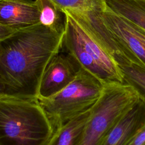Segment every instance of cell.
Returning <instances> with one entry per match:
<instances>
[{"label":"cell","instance_id":"obj_1","mask_svg":"<svg viewBox=\"0 0 145 145\" xmlns=\"http://www.w3.org/2000/svg\"><path fill=\"white\" fill-rule=\"evenodd\" d=\"M64 33L39 22L16 29L0 41V76L6 95L37 98L42 73L61 51Z\"/></svg>","mask_w":145,"mask_h":145},{"label":"cell","instance_id":"obj_2","mask_svg":"<svg viewBox=\"0 0 145 145\" xmlns=\"http://www.w3.org/2000/svg\"><path fill=\"white\" fill-rule=\"evenodd\" d=\"M56 128L36 97H0V145H48Z\"/></svg>","mask_w":145,"mask_h":145},{"label":"cell","instance_id":"obj_3","mask_svg":"<svg viewBox=\"0 0 145 145\" xmlns=\"http://www.w3.org/2000/svg\"><path fill=\"white\" fill-rule=\"evenodd\" d=\"M142 97L139 91L126 82L105 81L76 145H99L117 122Z\"/></svg>","mask_w":145,"mask_h":145},{"label":"cell","instance_id":"obj_4","mask_svg":"<svg viewBox=\"0 0 145 145\" xmlns=\"http://www.w3.org/2000/svg\"><path fill=\"white\" fill-rule=\"evenodd\" d=\"M105 82L80 67L75 79L64 88L38 100L56 128L91 109L98 100Z\"/></svg>","mask_w":145,"mask_h":145},{"label":"cell","instance_id":"obj_5","mask_svg":"<svg viewBox=\"0 0 145 145\" xmlns=\"http://www.w3.org/2000/svg\"><path fill=\"white\" fill-rule=\"evenodd\" d=\"M99 16L130 64L145 68V30L113 12L105 4Z\"/></svg>","mask_w":145,"mask_h":145},{"label":"cell","instance_id":"obj_6","mask_svg":"<svg viewBox=\"0 0 145 145\" xmlns=\"http://www.w3.org/2000/svg\"><path fill=\"white\" fill-rule=\"evenodd\" d=\"M70 16L74 29L87 52L107 74L110 80L125 82L123 73L109 53L84 11H63Z\"/></svg>","mask_w":145,"mask_h":145},{"label":"cell","instance_id":"obj_7","mask_svg":"<svg viewBox=\"0 0 145 145\" xmlns=\"http://www.w3.org/2000/svg\"><path fill=\"white\" fill-rule=\"evenodd\" d=\"M80 66L69 54L61 50L46 66L37 92V99L46 98L58 92L76 77Z\"/></svg>","mask_w":145,"mask_h":145},{"label":"cell","instance_id":"obj_8","mask_svg":"<svg viewBox=\"0 0 145 145\" xmlns=\"http://www.w3.org/2000/svg\"><path fill=\"white\" fill-rule=\"evenodd\" d=\"M0 23L15 29L39 23L36 1L0 0Z\"/></svg>","mask_w":145,"mask_h":145},{"label":"cell","instance_id":"obj_9","mask_svg":"<svg viewBox=\"0 0 145 145\" xmlns=\"http://www.w3.org/2000/svg\"><path fill=\"white\" fill-rule=\"evenodd\" d=\"M145 121V97L127 113L103 138L99 145H125Z\"/></svg>","mask_w":145,"mask_h":145},{"label":"cell","instance_id":"obj_10","mask_svg":"<svg viewBox=\"0 0 145 145\" xmlns=\"http://www.w3.org/2000/svg\"><path fill=\"white\" fill-rule=\"evenodd\" d=\"M91 108L64 125L56 127L48 145H76L89 118Z\"/></svg>","mask_w":145,"mask_h":145},{"label":"cell","instance_id":"obj_11","mask_svg":"<svg viewBox=\"0 0 145 145\" xmlns=\"http://www.w3.org/2000/svg\"><path fill=\"white\" fill-rule=\"evenodd\" d=\"M113 12L145 30V0H103Z\"/></svg>","mask_w":145,"mask_h":145},{"label":"cell","instance_id":"obj_12","mask_svg":"<svg viewBox=\"0 0 145 145\" xmlns=\"http://www.w3.org/2000/svg\"><path fill=\"white\" fill-rule=\"evenodd\" d=\"M39 11V22L56 31H65V15L50 0H35Z\"/></svg>","mask_w":145,"mask_h":145},{"label":"cell","instance_id":"obj_13","mask_svg":"<svg viewBox=\"0 0 145 145\" xmlns=\"http://www.w3.org/2000/svg\"><path fill=\"white\" fill-rule=\"evenodd\" d=\"M60 10L95 11L102 10L103 0H50Z\"/></svg>","mask_w":145,"mask_h":145},{"label":"cell","instance_id":"obj_14","mask_svg":"<svg viewBox=\"0 0 145 145\" xmlns=\"http://www.w3.org/2000/svg\"><path fill=\"white\" fill-rule=\"evenodd\" d=\"M125 82L134 86L145 97V68L135 64L119 65Z\"/></svg>","mask_w":145,"mask_h":145},{"label":"cell","instance_id":"obj_15","mask_svg":"<svg viewBox=\"0 0 145 145\" xmlns=\"http://www.w3.org/2000/svg\"><path fill=\"white\" fill-rule=\"evenodd\" d=\"M145 143V121L130 137L125 145H142Z\"/></svg>","mask_w":145,"mask_h":145},{"label":"cell","instance_id":"obj_16","mask_svg":"<svg viewBox=\"0 0 145 145\" xmlns=\"http://www.w3.org/2000/svg\"><path fill=\"white\" fill-rule=\"evenodd\" d=\"M16 29L5 25L0 23V41L3 40L10 34H11Z\"/></svg>","mask_w":145,"mask_h":145},{"label":"cell","instance_id":"obj_17","mask_svg":"<svg viewBox=\"0 0 145 145\" xmlns=\"http://www.w3.org/2000/svg\"><path fill=\"white\" fill-rule=\"evenodd\" d=\"M6 95V87L4 82L0 76V97Z\"/></svg>","mask_w":145,"mask_h":145},{"label":"cell","instance_id":"obj_18","mask_svg":"<svg viewBox=\"0 0 145 145\" xmlns=\"http://www.w3.org/2000/svg\"><path fill=\"white\" fill-rule=\"evenodd\" d=\"M142 145H145V143H144L143 144H142Z\"/></svg>","mask_w":145,"mask_h":145}]
</instances>
